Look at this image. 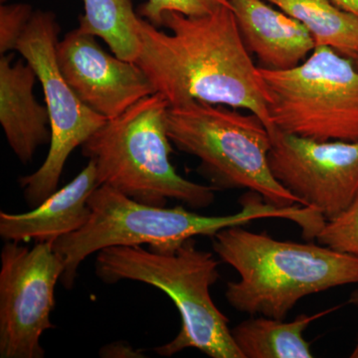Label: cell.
<instances>
[{"label": "cell", "instance_id": "obj_10", "mask_svg": "<svg viewBox=\"0 0 358 358\" xmlns=\"http://www.w3.org/2000/svg\"><path fill=\"white\" fill-rule=\"evenodd\" d=\"M268 166L303 206L331 220L358 195V141H317L275 129Z\"/></svg>", "mask_w": 358, "mask_h": 358}, {"label": "cell", "instance_id": "obj_11", "mask_svg": "<svg viewBox=\"0 0 358 358\" xmlns=\"http://www.w3.org/2000/svg\"><path fill=\"white\" fill-rule=\"evenodd\" d=\"M95 37L79 28L67 33L57 44L58 65L80 100L112 120L155 90L140 66L110 55Z\"/></svg>", "mask_w": 358, "mask_h": 358}, {"label": "cell", "instance_id": "obj_17", "mask_svg": "<svg viewBox=\"0 0 358 358\" xmlns=\"http://www.w3.org/2000/svg\"><path fill=\"white\" fill-rule=\"evenodd\" d=\"M79 29L100 37L122 60L136 62L141 50L140 22L131 0H83Z\"/></svg>", "mask_w": 358, "mask_h": 358}, {"label": "cell", "instance_id": "obj_25", "mask_svg": "<svg viewBox=\"0 0 358 358\" xmlns=\"http://www.w3.org/2000/svg\"><path fill=\"white\" fill-rule=\"evenodd\" d=\"M357 61H358V59H357Z\"/></svg>", "mask_w": 358, "mask_h": 358}, {"label": "cell", "instance_id": "obj_1", "mask_svg": "<svg viewBox=\"0 0 358 358\" xmlns=\"http://www.w3.org/2000/svg\"><path fill=\"white\" fill-rule=\"evenodd\" d=\"M162 26L171 34L141 18L136 63L169 107L199 101L245 110L258 115L274 133L262 75L231 6L201 16L166 13Z\"/></svg>", "mask_w": 358, "mask_h": 358}, {"label": "cell", "instance_id": "obj_7", "mask_svg": "<svg viewBox=\"0 0 358 358\" xmlns=\"http://www.w3.org/2000/svg\"><path fill=\"white\" fill-rule=\"evenodd\" d=\"M260 69L273 127L317 141H358V70L327 46L289 70Z\"/></svg>", "mask_w": 358, "mask_h": 358}, {"label": "cell", "instance_id": "obj_24", "mask_svg": "<svg viewBox=\"0 0 358 358\" xmlns=\"http://www.w3.org/2000/svg\"><path fill=\"white\" fill-rule=\"evenodd\" d=\"M0 1H1V4H3V3H6L7 0H0Z\"/></svg>", "mask_w": 358, "mask_h": 358}, {"label": "cell", "instance_id": "obj_2", "mask_svg": "<svg viewBox=\"0 0 358 358\" xmlns=\"http://www.w3.org/2000/svg\"><path fill=\"white\" fill-rule=\"evenodd\" d=\"M241 201V210L237 213L204 216L183 206L166 208L141 203L109 185L98 186L88 199L91 215L87 223L53 243L65 263L61 282L66 289H72L81 263L109 247L148 245L157 253H173L188 239L213 237L219 231L259 219H287L303 229L315 215L312 209L300 204L275 206L253 192Z\"/></svg>", "mask_w": 358, "mask_h": 358}, {"label": "cell", "instance_id": "obj_4", "mask_svg": "<svg viewBox=\"0 0 358 358\" xmlns=\"http://www.w3.org/2000/svg\"><path fill=\"white\" fill-rule=\"evenodd\" d=\"M219 261L199 249L194 238L173 253H157L141 246H115L96 256V275L105 284L131 280L145 282L166 293L181 317L178 336L157 346L160 357L195 348L211 358H243L224 315L210 294L218 281Z\"/></svg>", "mask_w": 358, "mask_h": 358}, {"label": "cell", "instance_id": "obj_23", "mask_svg": "<svg viewBox=\"0 0 358 358\" xmlns=\"http://www.w3.org/2000/svg\"><path fill=\"white\" fill-rule=\"evenodd\" d=\"M350 357L358 358V343H357V345H355V350H353V352L352 353V355H350Z\"/></svg>", "mask_w": 358, "mask_h": 358}, {"label": "cell", "instance_id": "obj_3", "mask_svg": "<svg viewBox=\"0 0 358 358\" xmlns=\"http://www.w3.org/2000/svg\"><path fill=\"white\" fill-rule=\"evenodd\" d=\"M212 247L240 275L226 286V300L251 317L285 320L305 296L358 284V257L324 245L280 241L234 226L216 233Z\"/></svg>", "mask_w": 358, "mask_h": 358}, {"label": "cell", "instance_id": "obj_19", "mask_svg": "<svg viewBox=\"0 0 358 358\" xmlns=\"http://www.w3.org/2000/svg\"><path fill=\"white\" fill-rule=\"evenodd\" d=\"M224 6H231L229 0H148L138 8V14L159 28L166 13L201 16L213 13Z\"/></svg>", "mask_w": 358, "mask_h": 358}, {"label": "cell", "instance_id": "obj_18", "mask_svg": "<svg viewBox=\"0 0 358 358\" xmlns=\"http://www.w3.org/2000/svg\"><path fill=\"white\" fill-rule=\"evenodd\" d=\"M315 239L324 246L358 257V195L345 211L327 221Z\"/></svg>", "mask_w": 358, "mask_h": 358}, {"label": "cell", "instance_id": "obj_16", "mask_svg": "<svg viewBox=\"0 0 358 358\" xmlns=\"http://www.w3.org/2000/svg\"><path fill=\"white\" fill-rule=\"evenodd\" d=\"M305 26L315 47L327 46L358 59V18L331 0H266Z\"/></svg>", "mask_w": 358, "mask_h": 358}, {"label": "cell", "instance_id": "obj_14", "mask_svg": "<svg viewBox=\"0 0 358 358\" xmlns=\"http://www.w3.org/2000/svg\"><path fill=\"white\" fill-rule=\"evenodd\" d=\"M36 72L13 55L0 58V124L11 150L22 164L31 162L35 152L51 140L50 119L46 106L33 95Z\"/></svg>", "mask_w": 358, "mask_h": 358}, {"label": "cell", "instance_id": "obj_9", "mask_svg": "<svg viewBox=\"0 0 358 358\" xmlns=\"http://www.w3.org/2000/svg\"><path fill=\"white\" fill-rule=\"evenodd\" d=\"M0 259V357L43 358L40 338L54 329L50 315L64 260L50 242L29 249L6 241Z\"/></svg>", "mask_w": 358, "mask_h": 358}, {"label": "cell", "instance_id": "obj_6", "mask_svg": "<svg viewBox=\"0 0 358 358\" xmlns=\"http://www.w3.org/2000/svg\"><path fill=\"white\" fill-rule=\"evenodd\" d=\"M166 129L171 143L200 160L214 185L248 189L278 207L301 205L273 176L272 136L253 113L192 101L169 108Z\"/></svg>", "mask_w": 358, "mask_h": 358}, {"label": "cell", "instance_id": "obj_15", "mask_svg": "<svg viewBox=\"0 0 358 358\" xmlns=\"http://www.w3.org/2000/svg\"><path fill=\"white\" fill-rule=\"evenodd\" d=\"M338 308L315 315L303 313L289 322L263 315L252 317L233 327L231 333L243 358H312L303 333L315 320Z\"/></svg>", "mask_w": 358, "mask_h": 358}, {"label": "cell", "instance_id": "obj_5", "mask_svg": "<svg viewBox=\"0 0 358 358\" xmlns=\"http://www.w3.org/2000/svg\"><path fill=\"white\" fill-rule=\"evenodd\" d=\"M169 108L159 93L141 99L92 134L82 154L95 162L99 186L109 185L152 206L164 207L174 199L192 209L205 208L213 203L215 187L182 178L171 164Z\"/></svg>", "mask_w": 358, "mask_h": 358}, {"label": "cell", "instance_id": "obj_13", "mask_svg": "<svg viewBox=\"0 0 358 358\" xmlns=\"http://www.w3.org/2000/svg\"><path fill=\"white\" fill-rule=\"evenodd\" d=\"M99 186L95 162L89 160L76 178L26 213L0 212V237L4 241L54 243L83 227L91 215L88 199Z\"/></svg>", "mask_w": 358, "mask_h": 358}, {"label": "cell", "instance_id": "obj_8", "mask_svg": "<svg viewBox=\"0 0 358 358\" xmlns=\"http://www.w3.org/2000/svg\"><path fill=\"white\" fill-rule=\"evenodd\" d=\"M59 32L54 13L34 11L16 46V51L36 72L50 119V148L46 159L35 173L20 178L26 202L31 208L57 190L73 150L82 147L108 121L80 100L61 73L57 61Z\"/></svg>", "mask_w": 358, "mask_h": 358}, {"label": "cell", "instance_id": "obj_22", "mask_svg": "<svg viewBox=\"0 0 358 358\" xmlns=\"http://www.w3.org/2000/svg\"><path fill=\"white\" fill-rule=\"evenodd\" d=\"M348 303H350V305L353 306L355 308H357L358 310V289H357L355 292H353V293L350 294Z\"/></svg>", "mask_w": 358, "mask_h": 358}, {"label": "cell", "instance_id": "obj_12", "mask_svg": "<svg viewBox=\"0 0 358 358\" xmlns=\"http://www.w3.org/2000/svg\"><path fill=\"white\" fill-rule=\"evenodd\" d=\"M250 53L267 70H289L315 48L312 35L298 20L266 0H229Z\"/></svg>", "mask_w": 358, "mask_h": 358}, {"label": "cell", "instance_id": "obj_20", "mask_svg": "<svg viewBox=\"0 0 358 358\" xmlns=\"http://www.w3.org/2000/svg\"><path fill=\"white\" fill-rule=\"evenodd\" d=\"M32 7L27 3L1 4L0 7V54L16 50L18 41L31 20Z\"/></svg>", "mask_w": 358, "mask_h": 358}, {"label": "cell", "instance_id": "obj_21", "mask_svg": "<svg viewBox=\"0 0 358 358\" xmlns=\"http://www.w3.org/2000/svg\"><path fill=\"white\" fill-rule=\"evenodd\" d=\"M336 6L358 18V0H331Z\"/></svg>", "mask_w": 358, "mask_h": 358}]
</instances>
